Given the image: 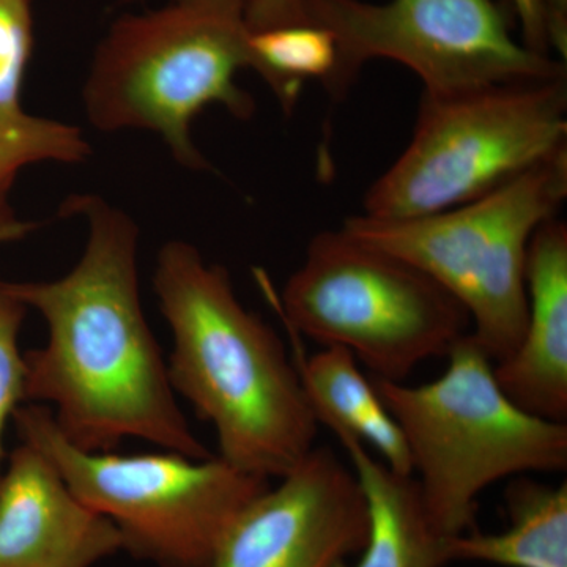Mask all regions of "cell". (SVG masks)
<instances>
[{
    "label": "cell",
    "mask_w": 567,
    "mask_h": 567,
    "mask_svg": "<svg viewBox=\"0 0 567 567\" xmlns=\"http://www.w3.org/2000/svg\"><path fill=\"white\" fill-rule=\"evenodd\" d=\"M254 2H256V0H174V3L196 7V9L213 11V13L237 18V20L244 21L246 13L251 9Z\"/></svg>",
    "instance_id": "23"
},
{
    "label": "cell",
    "mask_w": 567,
    "mask_h": 567,
    "mask_svg": "<svg viewBox=\"0 0 567 567\" xmlns=\"http://www.w3.org/2000/svg\"><path fill=\"white\" fill-rule=\"evenodd\" d=\"M295 364L317 424H323L338 440L353 439L374 447L388 468L413 476L412 457L398 421L349 350L324 347L312 357L298 352Z\"/></svg>",
    "instance_id": "13"
},
{
    "label": "cell",
    "mask_w": 567,
    "mask_h": 567,
    "mask_svg": "<svg viewBox=\"0 0 567 567\" xmlns=\"http://www.w3.org/2000/svg\"><path fill=\"white\" fill-rule=\"evenodd\" d=\"M153 290L174 334L171 383L215 427L218 456L265 480L292 472L320 425L278 333L185 241L159 249Z\"/></svg>",
    "instance_id": "2"
},
{
    "label": "cell",
    "mask_w": 567,
    "mask_h": 567,
    "mask_svg": "<svg viewBox=\"0 0 567 567\" xmlns=\"http://www.w3.org/2000/svg\"><path fill=\"white\" fill-rule=\"evenodd\" d=\"M13 421L21 442L50 458L73 494L117 527L123 550L158 567H210L235 518L270 487V480L219 456L81 450L41 404L21 405Z\"/></svg>",
    "instance_id": "7"
},
{
    "label": "cell",
    "mask_w": 567,
    "mask_h": 567,
    "mask_svg": "<svg viewBox=\"0 0 567 567\" xmlns=\"http://www.w3.org/2000/svg\"><path fill=\"white\" fill-rule=\"evenodd\" d=\"M567 148V76L421 96L412 141L364 196L363 215L412 219L494 192Z\"/></svg>",
    "instance_id": "5"
},
{
    "label": "cell",
    "mask_w": 567,
    "mask_h": 567,
    "mask_svg": "<svg viewBox=\"0 0 567 567\" xmlns=\"http://www.w3.org/2000/svg\"><path fill=\"white\" fill-rule=\"evenodd\" d=\"M546 13L550 50L557 52L559 61L567 54V0H539Z\"/></svg>",
    "instance_id": "21"
},
{
    "label": "cell",
    "mask_w": 567,
    "mask_h": 567,
    "mask_svg": "<svg viewBox=\"0 0 567 567\" xmlns=\"http://www.w3.org/2000/svg\"><path fill=\"white\" fill-rule=\"evenodd\" d=\"M249 69L270 85L282 110L290 114L306 80L324 89L338 66V44L327 29L312 22L275 25L248 32Z\"/></svg>",
    "instance_id": "16"
},
{
    "label": "cell",
    "mask_w": 567,
    "mask_h": 567,
    "mask_svg": "<svg viewBox=\"0 0 567 567\" xmlns=\"http://www.w3.org/2000/svg\"><path fill=\"white\" fill-rule=\"evenodd\" d=\"M350 458L368 505L369 536L354 566L443 567L450 565L447 539L425 514L415 477L402 476L372 457L363 443L339 440Z\"/></svg>",
    "instance_id": "14"
},
{
    "label": "cell",
    "mask_w": 567,
    "mask_h": 567,
    "mask_svg": "<svg viewBox=\"0 0 567 567\" xmlns=\"http://www.w3.org/2000/svg\"><path fill=\"white\" fill-rule=\"evenodd\" d=\"M241 69H249L244 20L173 2L114 22L93 58L85 111L102 132L148 130L183 166L208 169L193 121L210 104L251 117L252 99L235 81Z\"/></svg>",
    "instance_id": "6"
},
{
    "label": "cell",
    "mask_w": 567,
    "mask_h": 567,
    "mask_svg": "<svg viewBox=\"0 0 567 567\" xmlns=\"http://www.w3.org/2000/svg\"><path fill=\"white\" fill-rule=\"evenodd\" d=\"M123 550L110 518L81 502L50 458L21 443L0 476V567H92Z\"/></svg>",
    "instance_id": "11"
},
{
    "label": "cell",
    "mask_w": 567,
    "mask_h": 567,
    "mask_svg": "<svg viewBox=\"0 0 567 567\" xmlns=\"http://www.w3.org/2000/svg\"><path fill=\"white\" fill-rule=\"evenodd\" d=\"M368 505L352 466L316 446L246 507L210 567H336L363 550Z\"/></svg>",
    "instance_id": "10"
},
{
    "label": "cell",
    "mask_w": 567,
    "mask_h": 567,
    "mask_svg": "<svg viewBox=\"0 0 567 567\" xmlns=\"http://www.w3.org/2000/svg\"><path fill=\"white\" fill-rule=\"evenodd\" d=\"M528 312L516 352L494 363L499 388L532 415L567 423V226L548 219L528 246Z\"/></svg>",
    "instance_id": "12"
},
{
    "label": "cell",
    "mask_w": 567,
    "mask_h": 567,
    "mask_svg": "<svg viewBox=\"0 0 567 567\" xmlns=\"http://www.w3.org/2000/svg\"><path fill=\"white\" fill-rule=\"evenodd\" d=\"M91 145L78 126L35 117L21 110H0V200L14 178L31 164L82 163Z\"/></svg>",
    "instance_id": "17"
},
{
    "label": "cell",
    "mask_w": 567,
    "mask_h": 567,
    "mask_svg": "<svg viewBox=\"0 0 567 567\" xmlns=\"http://www.w3.org/2000/svg\"><path fill=\"white\" fill-rule=\"evenodd\" d=\"M28 306L10 289V281L0 279V476L3 464V434L7 423L25 402L24 353L20 349V331Z\"/></svg>",
    "instance_id": "18"
},
{
    "label": "cell",
    "mask_w": 567,
    "mask_h": 567,
    "mask_svg": "<svg viewBox=\"0 0 567 567\" xmlns=\"http://www.w3.org/2000/svg\"><path fill=\"white\" fill-rule=\"evenodd\" d=\"M63 213L87 221L80 262L54 281L10 282L48 324L47 344L24 353L25 402L54 406L65 439L91 453L134 436L196 461L213 457L183 416L142 309L136 224L95 196L71 197Z\"/></svg>",
    "instance_id": "1"
},
{
    "label": "cell",
    "mask_w": 567,
    "mask_h": 567,
    "mask_svg": "<svg viewBox=\"0 0 567 567\" xmlns=\"http://www.w3.org/2000/svg\"><path fill=\"white\" fill-rule=\"evenodd\" d=\"M267 292L295 333L349 350L390 382L446 357L472 331L465 309L434 279L342 229L317 234L281 297Z\"/></svg>",
    "instance_id": "8"
},
{
    "label": "cell",
    "mask_w": 567,
    "mask_h": 567,
    "mask_svg": "<svg viewBox=\"0 0 567 567\" xmlns=\"http://www.w3.org/2000/svg\"><path fill=\"white\" fill-rule=\"evenodd\" d=\"M567 199V148L473 203L412 219L349 216L341 229L434 279L465 309L494 363L516 352L527 323L533 235Z\"/></svg>",
    "instance_id": "4"
},
{
    "label": "cell",
    "mask_w": 567,
    "mask_h": 567,
    "mask_svg": "<svg viewBox=\"0 0 567 567\" xmlns=\"http://www.w3.org/2000/svg\"><path fill=\"white\" fill-rule=\"evenodd\" d=\"M303 14L338 44V66L324 89L336 102L372 59L402 63L431 95L566 74L565 62L513 35L495 0H303Z\"/></svg>",
    "instance_id": "9"
},
{
    "label": "cell",
    "mask_w": 567,
    "mask_h": 567,
    "mask_svg": "<svg viewBox=\"0 0 567 567\" xmlns=\"http://www.w3.org/2000/svg\"><path fill=\"white\" fill-rule=\"evenodd\" d=\"M513 6L524 32V43L529 50L551 55L546 13L539 0H513Z\"/></svg>",
    "instance_id": "20"
},
{
    "label": "cell",
    "mask_w": 567,
    "mask_h": 567,
    "mask_svg": "<svg viewBox=\"0 0 567 567\" xmlns=\"http://www.w3.org/2000/svg\"><path fill=\"white\" fill-rule=\"evenodd\" d=\"M446 358V371L425 385L371 379L405 436L429 520L453 537L476 529L477 498L492 484L566 472L567 423L514 404L472 333Z\"/></svg>",
    "instance_id": "3"
},
{
    "label": "cell",
    "mask_w": 567,
    "mask_h": 567,
    "mask_svg": "<svg viewBox=\"0 0 567 567\" xmlns=\"http://www.w3.org/2000/svg\"><path fill=\"white\" fill-rule=\"evenodd\" d=\"M32 44L31 0H0V110H21Z\"/></svg>",
    "instance_id": "19"
},
{
    "label": "cell",
    "mask_w": 567,
    "mask_h": 567,
    "mask_svg": "<svg viewBox=\"0 0 567 567\" xmlns=\"http://www.w3.org/2000/svg\"><path fill=\"white\" fill-rule=\"evenodd\" d=\"M35 224L24 221L7 204V199L0 200V245L13 244L22 240L35 229Z\"/></svg>",
    "instance_id": "22"
},
{
    "label": "cell",
    "mask_w": 567,
    "mask_h": 567,
    "mask_svg": "<svg viewBox=\"0 0 567 567\" xmlns=\"http://www.w3.org/2000/svg\"><path fill=\"white\" fill-rule=\"evenodd\" d=\"M507 527L447 539V558L503 567H567V483L514 476L505 491Z\"/></svg>",
    "instance_id": "15"
}]
</instances>
